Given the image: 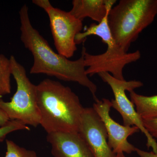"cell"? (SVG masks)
I'll return each mask as SVG.
<instances>
[{
  "mask_svg": "<svg viewBox=\"0 0 157 157\" xmlns=\"http://www.w3.org/2000/svg\"><path fill=\"white\" fill-rule=\"evenodd\" d=\"M19 14L21 40L33 57L30 74H45L63 81L77 82L89 90L94 101L98 99L96 95L98 88L86 74L83 54L81 52L78 59L72 61L56 53L32 25L26 5L21 8Z\"/></svg>",
  "mask_w": 157,
  "mask_h": 157,
  "instance_id": "1",
  "label": "cell"
},
{
  "mask_svg": "<svg viewBox=\"0 0 157 157\" xmlns=\"http://www.w3.org/2000/svg\"><path fill=\"white\" fill-rule=\"evenodd\" d=\"M105 16L101 22L93 23L83 32H81L75 37L76 45L83 43L88 37L96 36L101 38L102 42L107 45V49L104 53L92 55L86 52L83 46L82 53L83 54L84 65L87 76H92L102 72L110 73L113 77L125 80L123 70L127 65L137 61L140 58L141 53L137 50L131 53L124 51L116 43L113 38L108 25L107 17Z\"/></svg>",
  "mask_w": 157,
  "mask_h": 157,
  "instance_id": "3",
  "label": "cell"
},
{
  "mask_svg": "<svg viewBox=\"0 0 157 157\" xmlns=\"http://www.w3.org/2000/svg\"><path fill=\"white\" fill-rule=\"evenodd\" d=\"M10 121L7 114L0 108V127L5 125Z\"/></svg>",
  "mask_w": 157,
  "mask_h": 157,
  "instance_id": "18",
  "label": "cell"
},
{
  "mask_svg": "<svg viewBox=\"0 0 157 157\" xmlns=\"http://www.w3.org/2000/svg\"><path fill=\"white\" fill-rule=\"evenodd\" d=\"M53 157H94L78 132H55L47 134Z\"/></svg>",
  "mask_w": 157,
  "mask_h": 157,
  "instance_id": "10",
  "label": "cell"
},
{
  "mask_svg": "<svg viewBox=\"0 0 157 157\" xmlns=\"http://www.w3.org/2000/svg\"><path fill=\"white\" fill-rule=\"evenodd\" d=\"M40 125L47 134L78 132L84 107L70 88L46 78L36 85Z\"/></svg>",
  "mask_w": 157,
  "mask_h": 157,
  "instance_id": "2",
  "label": "cell"
},
{
  "mask_svg": "<svg viewBox=\"0 0 157 157\" xmlns=\"http://www.w3.org/2000/svg\"><path fill=\"white\" fill-rule=\"evenodd\" d=\"M18 130L29 131L30 128L21 121L10 120L6 125L0 127V142L4 141L8 134Z\"/></svg>",
  "mask_w": 157,
  "mask_h": 157,
  "instance_id": "15",
  "label": "cell"
},
{
  "mask_svg": "<svg viewBox=\"0 0 157 157\" xmlns=\"http://www.w3.org/2000/svg\"><path fill=\"white\" fill-rule=\"evenodd\" d=\"M78 133L85 140L94 157H114L109 147L106 127L93 107H84Z\"/></svg>",
  "mask_w": 157,
  "mask_h": 157,
  "instance_id": "9",
  "label": "cell"
},
{
  "mask_svg": "<svg viewBox=\"0 0 157 157\" xmlns=\"http://www.w3.org/2000/svg\"><path fill=\"white\" fill-rule=\"evenodd\" d=\"M116 2L115 0H73L70 12L82 21L88 17L99 23Z\"/></svg>",
  "mask_w": 157,
  "mask_h": 157,
  "instance_id": "11",
  "label": "cell"
},
{
  "mask_svg": "<svg viewBox=\"0 0 157 157\" xmlns=\"http://www.w3.org/2000/svg\"><path fill=\"white\" fill-rule=\"evenodd\" d=\"M157 15V0H120L110 9L107 21L116 43L128 52Z\"/></svg>",
  "mask_w": 157,
  "mask_h": 157,
  "instance_id": "4",
  "label": "cell"
},
{
  "mask_svg": "<svg viewBox=\"0 0 157 157\" xmlns=\"http://www.w3.org/2000/svg\"><path fill=\"white\" fill-rule=\"evenodd\" d=\"M11 76L10 58L0 54V99L11 93Z\"/></svg>",
  "mask_w": 157,
  "mask_h": 157,
  "instance_id": "13",
  "label": "cell"
},
{
  "mask_svg": "<svg viewBox=\"0 0 157 157\" xmlns=\"http://www.w3.org/2000/svg\"><path fill=\"white\" fill-rule=\"evenodd\" d=\"M6 155L4 157H39L36 152L19 146L12 140H6Z\"/></svg>",
  "mask_w": 157,
  "mask_h": 157,
  "instance_id": "14",
  "label": "cell"
},
{
  "mask_svg": "<svg viewBox=\"0 0 157 157\" xmlns=\"http://www.w3.org/2000/svg\"><path fill=\"white\" fill-rule=\"evenodd\" d=\"M129 92L131 101L142 119L157 117V95H141L135 93L134 90Z\"/></svg>",
  "mask_w": 157,
  "mask_h": 157,
  "instance_id": "12",
  "label": "cell"
},
{
  "mask_svg": "<svg viewBox=\"0 0 157 157\" xmlns=\"http://www.w3.org/2000/svg\"><path fill=\"white\" fill-rule=\"evenodd\" d=\"M143 125L154 138H157V117L143 119Z\"/></svg>",
  "mask_w": 157,
  "mask_h": 157,
  "instance_id": "16",
  "label": "cell"
},
{
  "mask_svg": "<svg viewBox=\"0 0 157 157\" xmlns=\"http://www.w3.org/2000/svg\"><path fill=\"white\" fill-rule=\"evenodd\" d=\"M114 157H126L123 152H119L116 154Z\"/></svg>",
  "mask_w": 157,
  "mask_h": 157,
  "instance_id": "19",
  "label": "cell"
},
{
  "mask_svg": "<svg viewBox=\"0 0 157 157\" xmlns=\"http://www.w3.org/2000/svg\"><path fill=\"white\" fill-rule=\"evenodd\" d=\"M11 74L17 90L10 102L0 99V108L10 120H18L26 125L37 127L40 125V115L37 104L36 85L27 76L25 68L14 56L10 58Z\"/></svg>",
  "mask_w": 157,
  "mask_h": 157,
  "instance_id": "5",
  "label": "cell"
},
{
  "mask_svg": "<svg viewBox=\"0 0 157 157\" xmlns=\"http://www.w3.org/2000/svg\"><path fill=\"white\" fill-rule=\"evenodd\" d=\"M135 151L140 157H157V154L153 152H147L136 148Z\"/></svg>",
  "mask_w": 157,
  "mask_h": 157,
  "instance_id": "17",
  "label": "cell"
},
{
  "mask_svg": "<svg viewBox=\"0 0 157 157\" xmlns=\"http://www.w3.org/2000/svg\"><path fill=\"white\" fill-rule=\"evenodd\" d=\"M33 3L46 12L58 53L69 59L77 50L76 35L83 29L82 21L69 12L55 8L49 0H33Z\"/></svg>",
  "mask_w": 157,
  "mask_h": 157,
  "instance_id": "6",
  "label": "cell"
},
{
  "mask_svg": "<svg viewBox=\"0 0 157 157\" xmlns=\"http://www.w3.org/2000/svg\"><path fill=\"white\" fill-rule=\"evenodd\" d=\"M98 75L111 88L114 96V99L111 101L112 107L121 116L124 125L137 127L146 137V146L148 148L152 149L153 152L157 154L156 141L144 126L142 118L136 111L135 105L126 94V91L134 90L135 89L142 87L143 83L137 80H119L107 72H102Z\"/></svg>",
  "mask_w": 157,
  "mask_h": 157,
  "instance_id": "7",
  "label": "cell"
},
{
  "mask_svg": "<svg viewBox=\"0 0 157 157\" xmlns=\"http://www.w3.org/2000/svg\"><path fill=\"white\" fill-rule=\"evenodd\" d=\"M93 108L98 113L106 127L108 143L115 154L119 152L131 154L135 151L136 147L128 140L129 136L140 131L137 127L127 126L118 123L110 117L112 107L111 101L106 98L96 100Z\"/></svg>",
  "mask_w": 157,
  "mask_h": 157,
  "instance_id": "8",
  "label": "cell"
}]
</instances>
